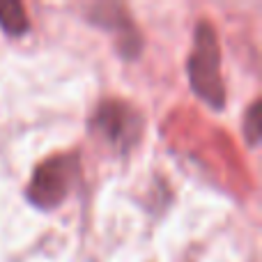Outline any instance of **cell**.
<instances>
[{
	"label": "cell",
	"mask_w": 262,
	"mask_h": 262,
	"mask_svg": "<svg viewBox=\"0 0 262 262\" xmlns=\"http://www.w3.org/2000/svg\"><path fill=\"white\" fill-rule=\"evenodd\" d=\"M219 64H221V58H219L216 35L209 23H200L195 32L193 53L189 58V78L193 90L214 108H221L223 104V83Z\"/></svg>",
	"instance_id": "6da1fadb"
},
{
	"label": "cell",
	"mask_w": 262,
	"mask_h": 262,
	"mask_svg": "<svg viewBox=\"0 0 262 262\" xmlns=\"http://www.w3.org/2000/svg\"><path fill=\"white\" fill-rule=\"evenodd\" d=\"M72 175H74L72 159L62 157L46 161L44 166L37 168L35 177L30 182V189H28V195L39 207H53L67 195L69 186H72Z\"/></svg>",
	"instance_id": "7a4b0ae2"
},
{
	"label": "cell",
	"mask_w": 262,
	"mask_h": 262,
	"mask_svg": "<svg viewBox=\"0 0 262 262\" xmlns=\"http://www.w3.org/2000/svg\"><path fill=\"white\" fill-rule=\"evenodd\" d=\"M0 28L9 35H23L28 30L26 7L16 0H0Z\"/></svg>",
	"instance_id": "3957f363"
},
{
	"label": "cell",
	"mask_w": 262,
	"mask_h": 262,
	"mask_svg": "<svg viewBox=\"0 0 262 262\" xmlns=\"http://www.w3.org/2000/svg\"><path fill=\"white\" fill-rule=\"evenodd\" d=\"M258 118H260V108L258 104H253V108L249 111V127H246V131H249V138L251 143H258V134H260V124H258Z\"/></svg>",
	"instance_id": "277c9868"
}]
</instances>
